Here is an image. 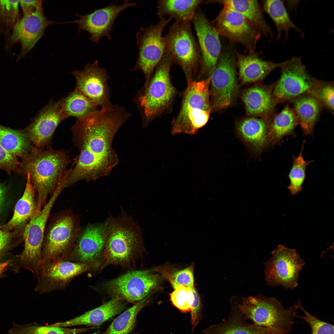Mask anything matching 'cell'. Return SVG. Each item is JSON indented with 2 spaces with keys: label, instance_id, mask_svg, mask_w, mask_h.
<instances>
[{
  "label": "cell",
  "instance_id": "1",
  "mask_svg": "<svg viewBox=\"0 0 334 334\" xmlns=\"http://www.w3.org/2000/svg\"><path fill=\"white\" fill-rule=\"evenodd\" d=\"M131 114L117 105L102 108L77 119L71 128L79 153L75 165L62 180L64 188L82 180L95 181L109 175L118 163L113 139Z\"/></svg>",
  "mask_w": 334,
  "mask_h": 334
},
{
  "label": "cell",
  "instance_id": "2",
  "mask_svg": "<svg viewBox=\"0 0 334 334\" xmlns=\"http://www.w3.org/2000/svg\"><path fill=\"white\" fill-rule=\"evenodd\" d=\"M45 148L32 147L23 157L24 170L25 173L29 174L37 193V210L42 208L49 195L55 190L70 161L64 151Z\"/></svg>",
  "mask_w": 334,
  "mask_h": 334
},
{
  "label": "cell",
  "instance_id": "3",
  "mask_svg": "<svg viewBox=\"0 0 334 334\" xmlns=\"http://www.w3.org/2000/svg\"><path fill=\"white\" fill-rule=\"evenodd\" d=\"M232 299L245 317L255 325L268 329L273 334H289L292 331L298 309L297 303L285 308L275 298L261 294Z\"/></svg>",
  "mask_w": 334,
  "mask_h": 334
},
{
  "label": "cell",
  "instance_id": "4",
  "mask_svg": "<svg viewBox=\"0 0 334 334\" xmlns=\"http://www.w3.org/2000/svg\"><path fill=\"white\" fill-rule=\"evenodd\" d=\"M210 79V76L188 83L180 110L172 122V135L182 133L195 135L207 123L211 110L209 89Z\"/></svg>",
  "mask_w": 334,
  "mask_h": 334
},
{
  "label": "cell",
  "instance_id": "5",
  "mask_svg": "<svg viewBox=\"0 0 334 334\" xmlns=\"http://www.w3.org/2000/svg\"><path fill=\"white\" fill-rule=\"evenodd\" d=\"M109 232L102 256L107 265H126L143 249L140 230L131 218L123 215L108 220Z\"/></svg>",
  "mask_w": 334,
  "mask_h": 334
},
{
  "label": "cell",
  "instance_id": "6",
  "mask_svg": "<svg viewBox=\"0 0 334 334\" xmlns=\"http://www.w3.org/2000/svg\"><path fill=\"white\" fill-rule=\"evenodd\" d=\"M81 229L79 218L71 211L54 216L45 230L41 262L67 260Z\"/></svg>",
  "mask_w": 334,
  "mask_h": 334
},
{
  "label": "cell",
  "instance_id": "7",
  "mask_svg": "<svg viewBox=\"0 0 334 334\" xmlns=\"http://www.w3.org/2000/svg\"><path fill=\"white\" fill-rule=\"evenodd\" d=\"M190 22L175 21L164 36L166 51L173 63L179 66L187 82L200 68L201 56L198 43L192 30Z\"/></svg>",
  "mask_w": 334,
  "mask_h": 334
},
{
  "label": "cell",
  "instance_id": "8",
  "mask_svg": "<svg viewBox=\"0 0 334 334\" xmlns=\"http://www.w3.org/2000/svg\"><path fill=\"white\" fill-rule=\"evenodd\" d=\"M173 63L165 51L156 66L139 101L146 120L148 121L166 110L176 94L170 71Z\"/></svg>",
  "mask_w": 334,
  "mask_h": 334
},
{
  "label": "cell",
  "instance_id": "9",
  "mask_svg": "<svg viewBox=\"0 0 334 334\" xmlns=\"http://www.w3.org/2000/svg\"><path fill=\"white\" fill-rule=\"evenodd\" d=\"M62 191L60 188L56 187L42 208L40 210L36 209L25 227L24 248L17 257L20 261V265L31 271L35 277L38 276L42 261V247L47 222L52 207Z\"/></svg>",
  "mask_w": 334,
  "mask_h": 334
},
{
  "label": "cell",
  "instance_id": "10",
  "mask_svg": "<svg viewBox=\"0 0 334 334\" xmlns=\"http://www.w3.org/2000/svg\"><path fill=\"white\" fill-rule=\"evenodd\" d=\"M172 17L160 19L155 24L141 27L136 33L138 57L135 69L143 72L146 87L154 70L166 51L165 41L163 33Z\"/></svg>",
  "mask_w": 334,
  "mask_h": 334
},
{
  "label": "cell",
  "instance_id": "11",
  "mask_svg": "<svg viewBox=\"0 0 334 334\" xmlns=\"http://www.w3.org/2000/svg\"><path fill=\"white\" fill-rule=\"evenodd\" d=\"M236 63L235 52L227 50L221 53L216 66L210 76L211 109L226 108L235 99L238 90Z\"/></svg>",
  "mask_w": 334,
  "mask_h": 334
},
{
  "label": "cell",
  "instance_id": "12",
  "mask_svg": "<svg viewBox=\"0 0 334 334\" xmlns=\"http://www.w3.org/2000/svg\"><path fill=\"white\" fill-rule=\"evenodd\" d=\"M164 279L152 269L129 272L105 285L109 294L131 302H139L148 296Z\"/></svg>",
  "mask_w": 334,
  "mask_h": 334
},
{
  "label": "cell",
  "instance_id": "13",
  "mask_svg": "<svg viewBox=\"0 0 334 334\" xmlns=\"http://www.w3.org/2000/svg\"><path fill=\"white\" fill-rule=\"evenodd\" d=\"M272 253V257L264 263L267 285L294 289L298 285L299 272L305 264L304 260L296 250L282 245H279Z\"/></svg>",
  "mask_w": 334,
  "mask_h": 334
},
{
  "label": "cell",
  "instance_id": "14",
  "mask_svg": "<svg viewBox=\"0 0 334 334\" xmlns=\"http://www.w3.org/2000/svg\"><path fill=\"white\" fill-rule=\"evenodd\" d=\"M99 266L68 260L41 262L35 290L41 294L64 289L76 277Z\"/></svg>",
  "mask_w": 334,
  "mask_h": 334
},
{
  "label": "cell",
  "instance_id": "15",
  "mask_svg": "<svg viewBox=\"0 0 334 334\" xmlns=\"http://www.w3.org/2000/svg\"><path fill=\"white\" fill-rule=\"evenodd\" d=\"M211 23L219 35L231 42L242 45L249 53L254 52L261 33L238 12L229 6H224Z\"/></svg>",
  "mask_w": 334,
  "mask_h": 334
},
{
  "label": "cell",
  "instance_id": "16",
  "mask_svg": "<svg viewBox=\"0 0 334 334\" xmlns=\"http://www.w3.org/2000/svg\"><path fill=\"white\" fill-rule=\"evenodd\" d=\"M281 68V76L272 91L276 103L310 93L315 80L308 73L301 57L292 58Z\"/></svg>",
  "mask_w": 334,
  "mask_h": 334
},
{
  "label": "cell",
  "instance_id": "17",
  "mask_svg": "<svg viewBox=\"0 0 334 334\" xmlns=\"http://www.w3.org/2000/svg\"><path fill=\"white\" fill-rule=\"evenodd\" d=\"M118 1L86 15L77 14L78 18L71 22L78 25V32L81 31L88 32L90 35L89 40L96 44L103 37L110 40L112 38L110 33L117 17L126 9L137 6L135 2L127 0L118 5H117Z\"/></svg>",
  "mask_w": 334,
  "mask_h": 334
},
{
  "label": "cell",
  "instance_id": "18",
  "mask_svg": "<svg viewBox=\"0 0 334 334\" xmlns=\"http://www.w3.org/2000/svg\"><path fill=\"white\" fill-rule=\"evenodd\" d=\"M196 34L201 59L199 68L202 75L210 77L215 69L221 53L219 33L200 9L197 10L192 22Z\"/></svg>",
  "mask_w": 334,
  "mask_h": 334
},
{
  "label": "cell",
  "instance_id": "19",
  "mask_svg": "<svg viewBox=\"0 0 334 334\" xmlns=\"http://www.w3.org/2000/svg\"><path fill=\"white\" fill-rule=\"evenodd\" d=\"M71 74L76 81L75 91L85 96L97 106L104 108L111 105L107 72L99 66L97 60L87 64L82 70L74 71Z\"/></svg>",
  "mask_w": 334,
  "mask_h": 334
},
{
  "label": "cell",
  "instance_id": "20",
  "mask_svg": "<svg viewBox=\"0 0 334 334\" xmlns=\"http://www.w3.org/2000/svg\"><path fill=\"white\" fill-rule=\"evenodd\" d=\"M109 222L89 224L81 229L67 260L99 264L109 232Z\"/></svg>",
  "mask_w": 334,
  "mask_h": 334
},
{
  "label": "cell",
  "instance_id": "21",
  "mask_svg": "<svg viewBox=\"0 0 334 334\" xmlns=\"http://www.w3.org/2000/svg\"><path fill=\"white\" fill-rule=\"evenodd\" d=\"M66 118L62 109L61 99L50 101L41 109L26 129L30 142L36 148L46 147L58 126Z\"/></svg>",
  "mask_w": 334,
  "mask_h": 334
},
{
  "label": "cell",
  "instance_id": "22",
  "mask_svg": "<svg viewBox=\"0 0 334 334\" xmlns=\"http://www.w3.org/2000/svg\"><path fill=\"white\" fill-rule=\"evenodd\" d=\"M42 5L34 12L16 23L10 40L12 43L19 42L21 45L20 57H23L34 46L43 35L45 29L54 24L44 12Z\"/></svg>",
  "mask_w": 334,
  "mask_h": 334
},
{
  "label": "cell",
  "instance_id": "23",
  "mask_svg": "<svg viewBox=\"0 0 334 334\" xmlns=\"http://www.w3.org/2000/svg\"><path fill=\"white\" fill-rule=\"evenodd\" d=\"M269 122L264 119L253 117L237 124V135L253 153L259 154L270 146L268 136Z\"/></svg>",
  "mask_w": 334,
  "mask_h": 334
},
{
  "label": "cell",
  "instance_id": "24",
  "mask_svg": "<svg viewBox=\"0 0 334 334\" xmlns=\"http://www.w3.org/2000/svg\"><path fill=\"white\" fill-rule=\"evenodd\" d=\"M230 311L227 319L202 331L203 334H273L268 329L247 322L234 301L230 300Z\"/></svg>",
  "mask_w": 334,
  "mask_h": 334
},
{
  "label": "cell",
  "instance_id": "25",
  "mask_svg": "<svg viewBox=\"0 0 334 334\" xmlns=\"http://www.w3.org/2000/svg\"><path fill=\"white\" fill-rule=\"evenodd\" d=\"M239 69L240 80L243 84L253 83L263 79L275 69L281 68L289 60L280 63L263 60L255 52L243 55L235 52Z\"/></svg>",
  "mask_w": 334,
  "mask_h": 334
},
{
  "label": "cell",
  "instance_id": "26",
  "mask_svg": "<svg viewBox=\"0 0 334 334\" xmlns=\"http://www.w3.org/2000/svg\"><path fill=\"white\" fill-rule=\"evenodd\" d=\"M124 301L117 297L113 298L101 306L79 316L66 321L57 323L51 326L66 327L81 325H99L123 310L126 305Z\"/></svg>",
  "mask_w": 334,
  "mask_h": 334
},
{
  "label": "cell",
  "instance_id": "27",
  "mask_svg": "<svg viewBox=\"0 0 334 334\" xmlns=\"http://www.w3.org/2000/svg\"><path fill=\"white\" fill-rule=\"evenodd\" d=\"M217 3L229 6L243 15L264 36L273 37L271 29L266 22L260 4L255 0H209L204 4Z\"/></svg>",
  "mask_w": 334,
  "mask_h": 334
},
{
  "label": "cell",
  "instance_id": "28",
  "mask_svg": "<svg viewBox=\"0 0 334 334\" xmlns=\"http://www.w3.org/2000/svg\"><path fill=\"white\" fill-rule=\"evenodd\" d=\"M242 98L247 113L251 116L265 117L272 111L277 103L272 92L261 86L248 89L242 94Z\"/></svg>",
  "mask_w": 334,
  "mask_h": 334
},
{
  "label": "cell",
  "instance_id": "29",
  "mask_svg": "<svg viewBox=\"0 0 334 334\" xmlns=\"http://www.w3.org/2000/svg\"><path fill=\"white\" fill-rule=\"evenodd\" d=\"M203 2V0H158L157 15L160 19L169 16L175 21L191 22L199 6Z\"/></svg>",
  "mask_w": 334,
  "mask_h": 334
},
{
  "label": "cell",
  "instance_id": "30",
  "mask_svg": "<svg viewBox=\"0 0 334 334\" xmlns=\"http://www.w3.org/2000/svg\"><path fill=\"white\" fill-rule=\"evenodd\" d=\"M321 104L315 97L309 94L300 96L294 102L293 109L298 124L305 135L313 134L314 128L320 111Z\"/></svg>",
  "mask_w": 334,
  "mask_h": 334
},
{
  "label": "cell",
  "instance_id": "31",
  "mask_svg": "<svg viewBox=\"0 0 334 334\" xmlns=\"http://www.w3.org/2000/svg\"><path fill=\"white\" fill-rule=\"evenodd\" d=\"M298 124L293 109L287 105L269 122L268 136L270 146L279 144L284 138L292 134Z\"/></svg>",
  "mask_w": 334,
  "mask_h": 334
},
{
  "label": "cell",
  "instance_id": "32",
  "mask_svg": "<svg viewBox=\"0 0 334 334\" xmlns=\"http://www.w3.org/2000/svg\"><path fill=\"white\" fill-rule=\"evenodd\" d=\"M27 175V180L24 193L15 205L12 217L5 225L7 229H12L28 222L36 210L35 191L29 174Z\"/></svg>",
  "mask_w": 334,
  "mask_h": 334
},
{
  "label": "cell",
  "instance_id": "33",
  "mask_svg": "<svg viewBox=\"0 0 334 334\" xmlns=\"http://www.w3.org/2000/svg\"><path fill=\"white\" fill-rule=\"evenodd\" d=\"M263 8L274 23L277 31V41L280 38L281 31L285 32L287 40L289 30L293 29L304 36L303 33L297 27L291 19L283 1L265 0L263 2Z\"/></svg>",
  "mask_w": 334,
  "mask_h": 334
},
{
  "label": "cell",
  "instance_id": "34",
  "mask_svg": "<svg viewBox=\"0 0 334 334\" xmlns=\"http://www.w3.org/2000/svg\"><path fill=\"white\" fill-rule=\"evenodd\" d=\"M169 296L173 305L182 312L197 315L202 311V300L195 288L178 286Z\"/></svg>",
  "mask_w": 334,
  "mask_h": 334
},
{
  "label": "cell",
  "instance_id": "35",
  "mask_svg": "<svg viewBox=\"0 0 334 334\" xmlns=\"http://www.w3.org/2000/svg\"><path fill=\"white\" fill-rule=\"evenodd\" d=\"M30 142L26 133L0 125V144L13 156L24 157L32 148Z\"/></svg>",
  "mask_w": 334,
  "mask_h": 334
},
{
  "label": "cell",
  "instance_id": "36",
  "mask_svg": "<svg viewBox=\"0 0 334 334\" xmlns=\"http://www.w3.org/2000/svg\"><path fill=\"white\" fill-rule=\"evenodd\" d=\"M60 99L62 110L67 118L74 117L77 119L98 110L87 97L75 90Z\"/></svg>",
  "mask_w": 334,
  "mask_h": 334
},
{
  "label": "cell",
  "instance_id": "37",
  "mask_svg": "<svg viewBox=\"0 0 334 334\" xmlns=\"http://www.w3.org/2000/svg\"><path fill=\"white\" fill-rule=\"evenodd\" d=\"M149 296L136 303L116 318L102 334H131L138 314L150 302Z\"/></svg>",
  "mask_w": 334,
  "mask_h": 334
},
{
  "label": "cell",
  "instance_id": "38",
  "mask_svg": "<svg viewBox=\"0 0 334 334\" xmlns=\"http://www.w3.org/2000/svg\"><path fill=\"white\" fill-rule=\"evenodd\" d=\"M193 263L187 268L178 269L168 265L156 266L153 269L166 279L174 289L178 286L182 285L191 288H195L194 269Z\"/></svg>",
  "mask_w": 334,
  "mask_h": 334
},
{
  "label": "cell",
  "instance_id": "39",
  "mask_svg": "<svg viewBox=\"0 0 334 334\" xmlns=\"http://www.w3.org/2000/svg\"><path fill=\"white\" fill-rule=\"evenodd\" d=\"M93 328H69L51 325L40 326L35 323L19 324L14 323L8 332L10 334H79Z\"/></svg>",
  "mask_w": 334,
  "mask_h": 334
},
{
  "label": "cell",
  "instance_id": "40",
  "mask_svg": "<svg viewBox=\"0 0 334 334\" xmlns=\"http://www.w3.org/2000/svg\"><path fill=\"white\" fill-rule=\"evenodd\" d=\"M305 142L304 141L298 155L293 156L292 168L288 175L289 184L287 188L292 195H296L302 190L306 178L307 167L314 161L313 160L307 161L303 156Z\"/></svg>",
  "mask_w": 334,
  "mask_h": 334
},
{
  "label": "cell",
  "instance_id": "41",
  "mask_svg": "<svg viewBox=\"0 0 334 334\" xmlns=\"http://www.w3.org/2000/svg\"><path fill=\"white\" fill-rule=\"evenodd\" d=\"M297 303L298 308L303 312L304 315H297L296 317L302 319L309 325L311 328V334H334L333 325L323 321L311 314L302 306L299 300Z\"/></svg>",
  "mask_w": 334,
  "mask_h": 334
},
{
  "label": "cell",
  "instance_id": "42",
  "mask_svg": "<svg viewBox=\"0 0 334 334\" xmlns=\"http://www.w3.org/2000/svg\"><path fill=\"white\" fill-rule=\"evenodd\" d=\"M19 0H0V21L8 31L13 28L18 15Z\"/></svg>",
  "mask_w": 334,
  "mask_h": 334
},
{
  "label": "cell",
  "instance_id": "43",
  "mask_svg": "<svg viewBox=\"0 0 334 334\" xmlns=\"http://www.w3.org/2000/svg\"><path fill=\"white\" fill-rule=\"evenodd\" d=\"M315 97L321 104L331 111L334 110V87L331 84L315 81L313 88L309 94Z\"/></svg>",
  "mask_w": 334,
  "mask_h": 334
},
{
  "label": "cell",
  "instance_id": "44",
  "mask_svg": "<svg viewBox=\"0 0 334 334\" xmlns=\"http://www.w3.org/2000/svg\"><path fill=\"white\" fill-rule=\"evenodd\" d=\"M18 164L16 157L8 153L0 144V169L10 172L16 168Z\"/></svg>",
  "mask_w": 334,
  "mask_h": 334
},
{
  "label": "cell",
  "instance_id": "45",
  "mask_svg": "<svg viewBox=\"0 0 334 334\" xmlns=\"http://www.w3.org/2000/svg\"><path fill=\"white\" fill-rule=\"evenodd\" d=\"M41 0H19L24 16L29 15L35 11L40 6L42 5Z\"/></svg>",
  "mask_w": 334,
  "mask_h": 334
},
{
  "label": "cell",
  "instance_id": "46",
  "mask_svg": "<svg viewBox=\"0 0 334 334\" xmlns=\"http://www.w3.org/2000/svg\"><path fill=\"white\" fill-rule=\"evenodd\" d=\"M11 235L9 232L0 228V257L7 247Z\"/></svg>",
  "mask_w": 334,
  "mask_h": 334
},
{
  "label": "cell",
  "instance_id": "47",
  "mask_svg": "<svg viewBox=\"0 0 334 334\" xmlns=\"http://www.w3.org/2000/svg\"><path fill=\"white\" fill-rule=\"evenodd\" d=\"M5 191L3 188L0 186V211L2 209L5 201Z\"/></svg>",
  "mask_w": 334,
  "mask_h": 334
},
{
  "label": "cell",
  "instance_id": "48",
  "mask_svg": "<svg viewBox=\"0 0 334 334\" xmlns=\"http://www.w3.org/2000/svg\"><path fill=\"white\" fill-rule=\"evenodd\" d=\"M11 261L9 260L0 263V276L5 271Z\"/></svg>",
  "mask_w": 334,
  "mask_h": 334
},
{
  "label": "cell",
  "instance_id": "49",
  "mask_svg": "<svg viewBox=\"0 0 334 334\" xmlns=\"http://www.w3.org/2000/svg\"></svg>",
  "mask_w": 334,
  "mask_h": 334
}]
</instances>
